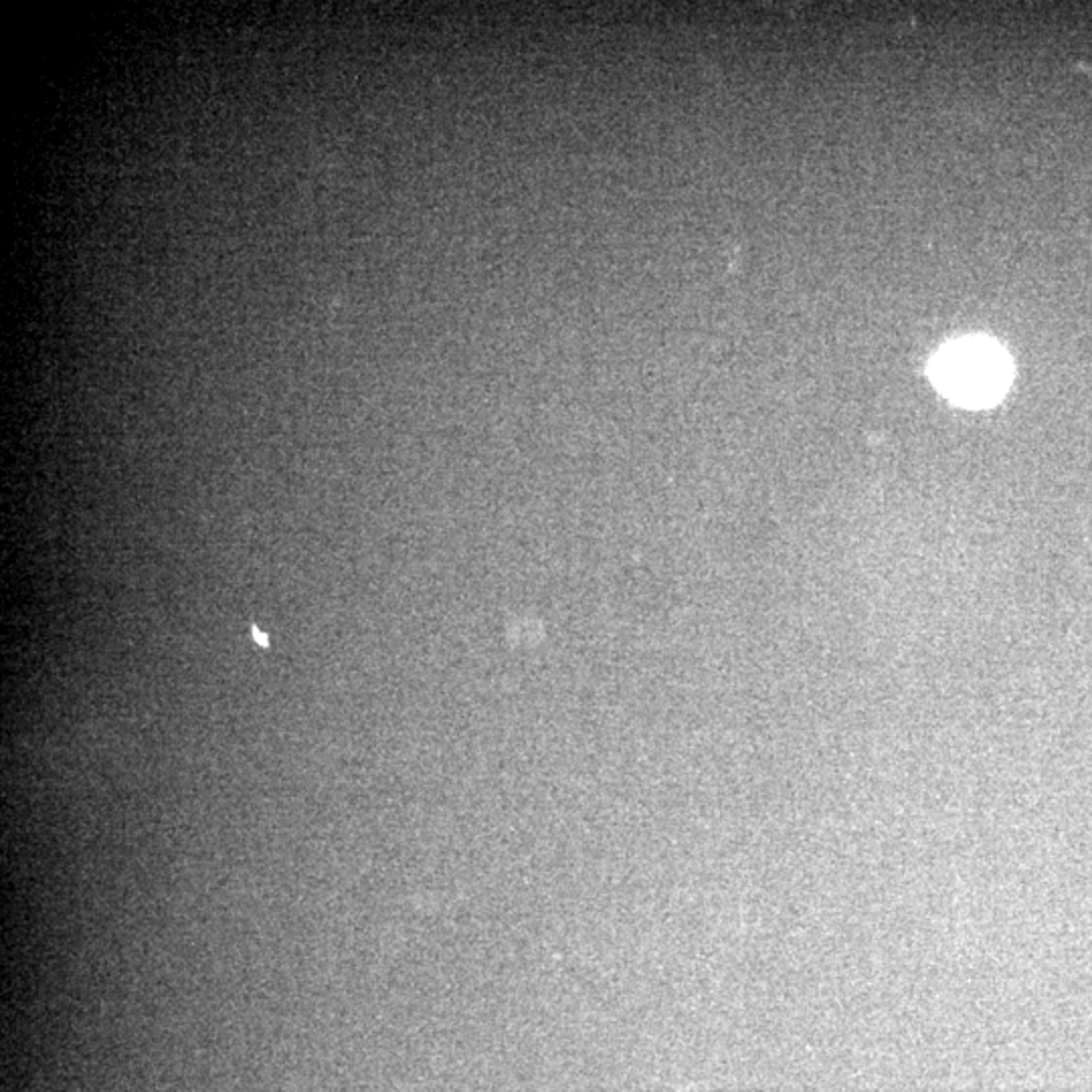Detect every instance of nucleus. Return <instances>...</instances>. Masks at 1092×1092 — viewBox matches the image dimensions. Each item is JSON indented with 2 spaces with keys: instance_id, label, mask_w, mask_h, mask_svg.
Wrapping results in <instances>:
<instances>
[{
  "instance_id": "f257e3e1",
  "label": "nucleus",
  "mask_w": 1092,
  "mask_h": 1092,
  "mask_svg": "<svg viewBox=\"0 0 1092 1092\" xmlns=\"http://www.w3.org/2000/svg\"><path fill=\"white\" fill-rule=\"evenodd\" d=\"M930 373L935 385L957 403L983 407L1006 391L1010 360L987 341H962L939 353Z\"/></svg>"
},
{
  "instance_id": "f03ea898",
  "label": "nucleus",
  "mask_w": 1092,
  "mask_h": 1092,
  "mask_svg": "<svg viewBox=\"0 0 1092 1092\" xmlns=\"http://www.w3.org/2000/svg\"><path fill=\"white\" fill-rule=\"evenodd\" d=\"M253 636L258 637V641H260L261 646H267V644H269V641H267V636L260 634L255 627H253Z\"/></svg>"
}]
</instances>
